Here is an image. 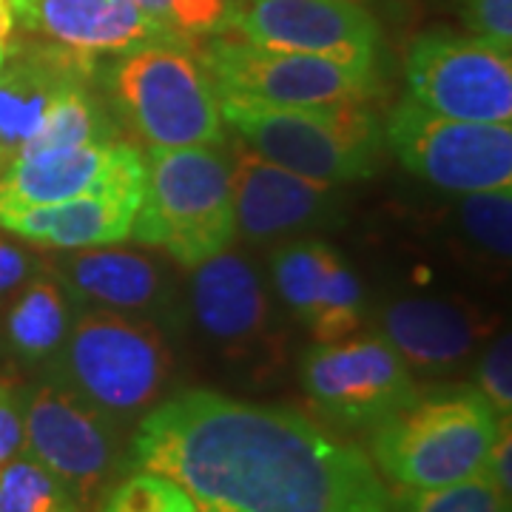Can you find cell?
I'll return each mask as SVG.
<instances>
[{
	"mask_svg": "<svg viewBox=\"0 0 512 512\" xmlns=\"http://www.w3.org/2000/svg\"><path fill=\"white\" fill-rule=\"evenodd\" d=\"M126 470L174 478L200 512H393L373 461L291 407L185 390L151 407Z\"/></svg>",
	"mask_w": 512,
	"mask_h": 512,
	"instance_id": "1",
	"label": "cell"
},
{
	"mask_svg": "<svg viewBox=\"0 0 512 512\" xmlns=\"http://www.w3.org/2000/svg\"><path fill=\"white\" fill-rule=\"evenodd\" d=\"M501 416L476 384H436L379 421L370 456L393 487L439 490L481 476Z\"/></svg>",
	"mask_w": 512,
	"mask_h": 512,
	"instance_id": "2",
	"label": "cell"
},
{
	"mask_svg": "<svg viewBox=\"0 0 512 512\" xmlns=\"http://www.w3.org/2000/svg\"><path fill=\"white\" fill-rule=\"evenodd\" d=\"M171 373V348L154 319L77 308L72 330L43 376L126 427L160 404Z\"/></svg>",
	"mask_w": 512,
	"mask_h": 512,
	"instance_id": "3",
	"label": "cell"
},
{
	"mask_svg": "<svg viewBox=\"0 0 512 512\" xmlns=\"http://www.w3.org/2000/svg\"><path fill=\"white\" fill-rule=\"evenodd\" d=\"M222 123L262 160L319 185L367 180L379 168L384 126L367 100L325 106H256L222 100Z\"/></svg>",
	"mask_w": 512,
	"mask_h": 512,
	"instance_id": "4",
	"label": "cell"
},
{
	"mask_svg": "<svg viewBox=\"0 0 512 512\" xmlns=\"http://www.w3.org/2000/svg\"><path fill=\"white\" fill-rule=\"evenodd\" d=\"M97 86L120 126L151 148L222 146L217 89L194 46L148 43L117 55L97 74Z\"/></svg>",
	"mask_w": 512,
	"mask_h": 512,
	"instance_id": "5",
	"label": "cell"
},
{
	"mask_svg": "<svg viewBox=\"0 0 512 512\" xmlns=\"http://www.w3.org/2000/svg\"><path fill=\"white\" fill-rule=\"evenodd\" d=\"M237 237L231 160L222 146L148 148L131 239L163 248L183 268L228 251Z\"/></svg>",
	"mask_w": 512,
	"mask_h": 512,
	"instance_id": "6",
	"label": "cell"
},
{
	"mask_svg": "<svg viewBox=\"0 0 512 512\" xmlns=\"http://www.w3.org/2000/svg\"><path fill=\"white\" fill-rule=\"evenodd\" d=\"M194 52L222 100L256 106H325L370 100L379 92L376 69L299 52H276L237 35L202 37Z\"/></svg>",
	"mask_w": 512,
	"mask_h": 512,
	"instance_id": "7",
	"label": "cell"
},
{
	"mask_svg": "<svg viewBox=\"0 0 512 512\" xmlns=\"http://www.w3.org/2000/svg\"><path fill=\"white\" fill-rule=\"evenodd\" d=\"M384 143L419 180L450 194L512 185V128L450 120L410 97L390 111Z\"/></svg>",
	"mask_w": 512,
	"mask_h": 512,
	"instance_id": "8",
	"label": "cell"
},
{
	"mask_svg": "<svg viewBox=\"0 0 512 512\" xmlns=\"http://www.w3.org/2000/svg\"><path fill=\"white\" fill-rule=\"evenodd\" d=\"M299 382L313 410L342 430H373L419 390L382 333L316 342L299 362Z\"/></svg>",
	"mask_w": 512,
	"mask_h": 512,
	"instance_id": "9",
	"label": "cell"
},
{
	"mask_svg": "<svg viewBox=\"0 0 512 512\" xmlns=\"http://www.w3.org/2000/svg\"><path fill=\"white\" fill-rule=\"evenodd\" d=\"M120 430L49 376L23 387V453L63 478L83 507L126 470L128 444Z\"/></svg>",
	"mask_w": 512,
	"mask_h": 512,
	"instance_id": "10",
	"label": "cell"
},
{
	"mask_svg": "<svg viewBox=\"0 0 512 512\" xmlns=\"http://www.w3.org/2000/svg\"><path fill=\"white\" fill-rule=\"evenodd\" d=\"M510 49L478 35H421L413 40L404 63L410 100L450 120L510 126Z\"/></svg>",
	"mask_w": 512,
	"mask_h": 512,
	"instance_id": "11",
	"label": "cell"
},
{
	"mask_svg": "<svg viewBox=\"0 0 512 512\" xmlns=\"http://www.w3.org/2000/svg\"><path fill=\"white\" fill-rule=\"evenodd\" d=\"M217 35L376 69L382 32L359 0H228Z\"/></svg>",
	"mask_w": 512,
	"mask_h": 512,
	"instance_id": "12",
	"label": "cell"
},
{
	"mask_svg": "<svg viewBox=\"0 0 512 512\" xmlns=\"http://www.w3.org/2000/svg\"><path fill=\"white\" fill-rule=\"evenodd\" d=\"M191 271L188 311L205 342L231 362H276L282 336L276 328L274 299L254 265L220 251Z\"/></svg>",
	"mask_w": 512,
	"mask_h": 512,
	"instance_id": "13",
	"label": "cell"
},
{
	"mask_svg": "<svg viewBox=\"0 0 512 512\" xmlns=\"http://www.w3.org/2000/svg\"><path fill=\"white\" fill-rule=\"evenodd\" d=\"M231 151V194L234 225L256 245L288 242L339 222V197L333 185L302 180L279 165L262 160L242 140Z\"/></svg>",
	"mask_w": 512,
	"mask_h": 512,
	"instance_id": "14",
	"label": "cell"
},
{
	"mask_svg": "<svg viewBox=\"0 0 512 512\" xmlns=\"http://www.w3.org/2000/svg\"><path fill=\"white\" fill-rule=\"evenodd\" d=\"M131 185H146V160L126 140L52 148L18 157L0 174V217Z\"/></svg>",
	"mask_w": 512,
	"mask_h": 512,
	"instance_id": "15",
	"label": "cell"
},
{
	"mask_svg": "<svg viewBox=\"0 0 512 512\" xmlns=\"http://www.w3.org/2000/svg\"><path fill=\"white\" fill-rule=\"evenodd\" d=\"M271 279L285 308L316 342L356 333L365 316V291L348 259L325 239H288L271 254Z\"/></svg>",
	"mask_w": 512,
	"mask_h": 512,
	"instance_id": "16",
	"label": "cell"
},
{
	"mask_svg": "<svg viewBox=\"0 0 512 512\" xmlns=\"http://www.w3.org/2000/svg\"><path fill=\"white\" fill-rule=\"evenodd\" d=\"M100 60L43 37L9 40L0 66V174L35 137L46 111L74 83H94Z\"/></svg>",
	"mask_w": 512,
	"mask_h": 512,
	"instance_id": "17",
	"label": "cell"
},
{
	"mask_svg": "<svg viewBox=\"0 0 512 512\" xmlns=\"http://www.w3.org/2000/svg\"><path fill=\"white\" fill-rule=\"evenodd\" d=\"M26 35L43 37L83 55H126L148 43H185L134 0H12Z\"/></svg>",
	"mask_w": 512,
	"mask_h": 512,
	"instance_id": "18",
	"label": "cell"
},
{
	"mask_svg": "<svg viewBox=\"0 0 512 512\" xmlns=\"http://www.w3.org/2000/svg\"><path fill=\"white\" fill-rule=\"evenodd\" d=\"M49 268L77 308L134 313L154 322L177 311L171 276L146 254L117 248H74V254L49 262Z\"/></svg>",
	"mask_w": 512,
	"mask_h": 512,
	"instance_id": "19",
	"label": "cell"
},
{
	"mask_svg": "<svg viewBox=\"0 0 512 512\" xmlns=\"http://www.w3.org/2000/svg\"><path fill=\"white\" fill-rule=\"evenodd\" d=\"M379 333L404 365L424 376L456 373L476 356L487 328L481 316L444 299H396L379 313Z\"/></svg>",
	"mask_w": 512,
	"mask_h": 512,
	"instance_id": "20",
	"label": "cell"
},
{
	"mask_svg": "<svg viewBox=\"0 0 512 512\" xmlns=\"http://www.w3.org/2000/svg\"><path fill=\"white\" fill-rule=\"evenodd\" d=\"M140 200H143V185L109 188L55 205L6 214L0 217V228L20 239L60 251L114 245L131 237Z\"/></svg>",
	"mask_w": 512,
	"mask_h": 512,
	"instance_id": "21",
	"label": "cell"
},
{
	"mask_svg": "<svg viewBox=\"0 0 512 512\" xmlns=\"http://www.w3.org/2000/svg\"><path fill=\"white\" fill-rule=\"evenodd\" d=\"M74 316V299L46 262L9 302L0 322V345L18 365L46 370L63 348Z\"/></svg>",
	"mask_w": 512,
	"mask_h": 512,
	"instance_id": "22",
	"label": "cell"
},
{
	"mask_svg": "<svg viewBox=\"0 0 512 512\" xmlns=\"http://www.w3.org/2000/svg\"><path fill=\"white\" fill-rule=\"evenodd\" d=\"M123 126L114 120L106 97L94 83H74L52 103L35 137L23 146L18 157H32L52 148L89 146V143H120Z\"/></svg>",
	"mask_w": 512,
	"mask_h": 512,
	"instance_id": "23",
	"label": "cell"
},
{
	"mask_svg": "<svg viewBox=\"0 0 512 512\" xmlns=\"http://www.w3.org/2000/svg\"><path fill=\"white\" fill-rule=\"evenodd\" d=\"M72 487L40 461L18 453L0 467V512H83Z\"/></svg>",
	"mask_w": 512,
	"mask_h": 512,
	"instance_id": "24",
	"label": "cell"
},
{
	"mask_svg": "<svg viewBox=\"0 0 512 512\" xmlns=\"http://www.w3.org/2000/svg\"><path fill=\"white\" fill-rule=\"evenodd\" d=\"M458 197V222L467 239L478 251L507 262L512 242V185Z\"/></svg>",
	"mask_w": 512,
	"mask_h": 512,
	"instance_id": "25",
	"label": "cell"
},
{
	"mask_svg": "<svg viewBox=\"0 0 512 512\" xmlns=\"http://www.w3.org/2000/svg\"><path fill=\"white\" fill-rule=\"evenodd\" d=\"M393 512H510L512 507L498 495L490 478L473 476L439 490H404L390 493Z\"/></svg>",
	"mask_w": 512,
	"mask_h": 512,
	"instance_id": "26",
	"label": "cell"
},
{
	"mask_svg": "<svg viewBox=\"0 0 512 512\" xmlns=\"http://www.w3.org/2000/svg\"><path fill=\"white\" fill-rule=\"evenodd\" d=\"M100 512H200V507L174 478L128 470V476L106 493Z\"/></svg>",
	"mask_w": 512,
	"mask_h": 512,
	"instance_id": "27",
	"label": "cell"
},
{
	"mask_svg": "<svg viewBox=\"0 0 512 512\" xmlns=\"http://www.w3.org/2000/svg\"><path fill=\"white\" fill-rule=\"evenodd\" d=\"M476 387L493 404L501 419L512 413V342L510 330H501L476 359Z\"/></svg>",
	"mask_w": 512,
	"mask_h": 512,
	"instance_id": "28",
	"label": "cell"
},
{
	"mask_svg": "<svg viewBox=\"0 0 512 512\" xmlns=\"http://www.w3.org/2000/svg\"><path fill=\"white\" fill-rule=\"evenodd\" d=\"M461 15L473 35L512 46V0H461Z\"/></svg>",
	"mask_w": 512,
	"mask_h": 512,
	"instance_id": "29",
	"label": "cell"
},
{
	"mask_svg": "<svg viewBox=\"0 0 512 512\" xmlns=\"http://www.w3.org/2000/svg\"><path fill=\"white\" fill-rule=\"evenodd\" d=\"M23 453V387L0 382V467Z\"/></svg>",
	"mask_w": 512,
	"mask_h": 512,
	"instance_id": "30",
	"label": "cell"
},
{
	"mask_svg": "<svg viewBox=\"0 0 512 512\" xmlns=\"http://www.w3.org/2000/svg\"><path fill=\"white\" fill-rule=\"evenodd\" d=\"M40 268H43V262L32 251L20 248L12 239L0 237V296L18 291L20 285L29 282Z\"/></svg>",
	"mask_w": 512,
	"mask_h": 512,
	"instance_id": "31",
	"label": "cell"
},
{
	"mask_svg": "<svg viewBox=\"0 0 512 512\" xmlns=\"http://www.w3.org/2000/svg\"><path fill=\"white\" fill-rule=\"evenodd\" d=\"M484 476L490 478L498 495L512 507V424L510 419H501L498 436H495L490 456L484 464Z\"/></svg>",
	"mask_w": 512,
	"mask_h": 512,
	"instance_id": "32",
	"label": "cell"
},
{
	"mask_svg": "<svg viewBox=\"0 0 512 512\" xmlns=\"http://www.w3.org/2000/svg\"><path fill=\"white\" fill-rule=\"evenodd\" d=\"M15 29H18V20H15L12 0H0V43L3 46H9V40H15Z\"/></svg>",
	"mask_w": 512,
	"mask_h": 512,
	"instance_id": "33",
	"label": "cell"
},
{
	"mask_svg": "<svg viewBox=\"0 0 512 512\" xmlns=\"http://www.w3.org/2000/svg\"><path fill=\"white\" fill-rule=\"evenodd\" d=\"M146 15H151L154 20H160V23H165L168 29H171V3L174 0H134ZM174 32V29H171Z\"/></svg>",
	"mask_w": 512,
	"mask_h": 512,
	"instance_id": "34",
	"label": "cell"
},
{
	"mask_svg": "<svg viewBox=\"0 0 512 512\" xmlns=\"http://www.w3.org/2000/svg\"><path fill=\"white\" fill-rule=\"evenodd\" d=\"M3 60H6V46L0 43V66H3Z\"/></svg>",
	"mask_w": 512,
	"mask_h": 512,
	"instance_id": "35",
	"label": "cell"
},
{
	"mask_svg": "<svg viewBox=\"0 0 512 512\" xmlns=\"http://www.w3.org/2000/svg\"><path fill=\"white\" fill-rule=\"evenodd\" d=\"M359 3H365V0H359Z\"/></svg>",
	"mask_w": 512,
	"mask_h": 512,
	"instance_id": "36",
	"label": "cell"
}]
</instances>
